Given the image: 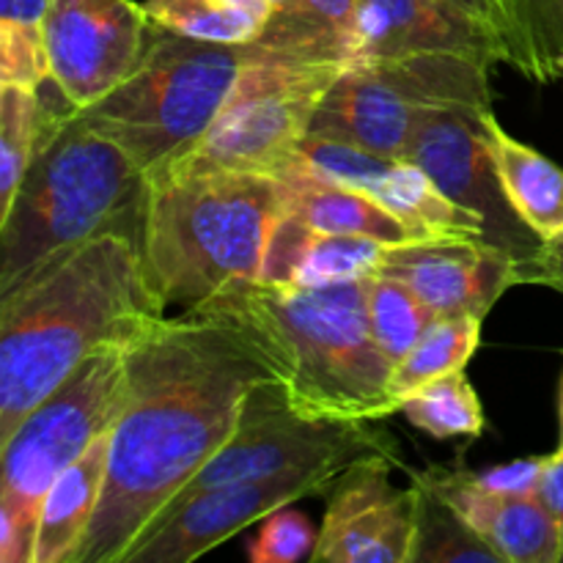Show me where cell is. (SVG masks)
<instances>
[{"instance_id": "obj_1", "label": "cell", "mask_w": 563, "mask_h": 563, "mask_svg": "<svg viewBox=\"0 0 563 563\" xmlns=\"http://www.w3.org/2000/svg\"><path fill=\"white\" fill-rule=\"evenodd\" d=\"M99 509L71 563H124L176 495L234 438L253 388L278 383L225 322L185 311L130 346Z\"/></svg>"}, {"instance_id": "obj_2", "label": "cell", "mask_w": 563, "mask_h": 563, "mask_svg": "<svg viewBox=\"0 0 563 563\" xmlns=\"http://www.w3.org/2000/svg\"><path fill=\"white\" fill-rule=\"evenodd\" d=\"M165 319L141 242L104 231L0 297V440L86 357L132 346Z\"/></svg>"}, {"instance_id": "obj_3", "label": "cell", "mask_w": 563, "mask_h": 563, "mask_svg": "<svg viewBox=\"0 0 563 563\" xmlns=\"http://www.w3.org/2000/svg\"><path fill=\"white\" fill-rule=\"evenodd\" d=\"M366 278L333 284L247 280L196 313L234 328L278 377L286 405L313 421H379L401 410L394 366L368 322Z\"/></svg>"}, {"instance_id": "obj_4", "label": "cell", "mask_w": 563, "mask_h": 563, "mask_svg": "<svg viewBox=\"0 0 563 563\" xmlns=\"http://www.w3.org/2000/svg\"><path fill=\"white\" fill-rule=\"evenodd\" d=\"M286 214L284 179L185 157L148 174L143 264L165 308L196 311L231 286L258 280Z\"/></svg>"}, {"instance_id": "obj_5", "label": "cell", "mask_w": 563, "mask_h": 563, "mask_svg": "<svg viewBox=\"0 0 563 563\" xmlns=\"http://www.w3.org/2000/svg\"><path fill=\"white\" fill-rule=\"evenodd\" d=\"M146 185L130 154L77 104L42 99L36 152L0 214V297L104 231L141 234Z\"/></svg>"}, {"instance_id": "obj_6", "label": "cell", "mask_w": 563, "mask_h": 563, "mask_svg": "<svg viewBox=\"0 0 563 563\" xmlns=\"http://www.w3.org/2000/svg\"><path fill=\"white\" fill-rule=\"evenodd\" d=\"M273 49L275 38L267 31L253 42L225 44L181 36L152 22L126 80L80 110L148 176L196 148L247 71Z\"/></svg>"}, {"instance_id": "obj_7", "label": "cell", "mask_w": 563, "mask_h": 563, "mask_svg": "<svg viewBox=\"0 0 563 563\" xmlns=\"http://www.w3.org/2000/svg\"><path fill=\"white\" fill-rule=\"evenodd\" d=\"M126 355L130 346L93 352L0 440V563H33L44 495L124 410Z\"/></svg>"}, {"instance_id": "obj_8", "label": "cell", "mask_w": 563, "mask_h": 563, "mask_svg": "<svg viewBox=\"0 0 563 563\" xmlns=\"http://www.w3.org/2000/svg\"><path fill=\"white\" fill-rule=\"evenodd\" d=\"M489 69L460 55L355 58L322 97L308 135L407 159L432 110L493 108Z\"/></svg>"}, {"instance_id": "obj_9", "label": "cell", "mask_w": 563, "mask_h": 563, "mask_svg": "<svg viewBox=\"0 0 563 563\" xmlns=\"http://www.w3.org/2000/svg\"><path fill=\"white\" fill-rule=\"evenodd\" d=\"M264 31L275 38V49L247 71L229 108L187 154L223 168L284 179L300 163L319 102L346 60L297 47L273 25Z\"/></svg>"}, {"instance_id": "obj_10", "label": "cell", "mask_w": 563, "mask_h": 563, "mask_svg": "<svg viewBox=\"0 0 563 563\" xmlns=\"http://www.w3.org/2000/svg\"><path fill=\"white\" fill-rule=\"evenodd\" d=\"M385 456L396 465L399 445L372 421H313L286 405L278 383L253 388L234 438L212 456L207 467L176 495L174 506L214 487L245 478L278 476L308 467H352L361 460Z\"/></svg>"}, {"instance_id": "obj_11", "label": "cell", "mask_w": 563, "mask_h": 563, "mask_svg": "<svg viewBox=\"0 0 563 563\" xmlns=\"http://www.w3.org/2000/svg\"><path fill=\"white\" fill-rule=\"evenodd\" d=\"M493 108L432 110L412 141L407 159L432 176L434 185L484 223V242L517 264V278L531 284L544 240L517 214L504 190L484 137V113Z\"/></svg>"}, {"instance_id": "obj_12", "label": "cell", "mask_w": 563, "mask_h": 563, "mask_svg": "<svg viewBox=\"0 0 563 563\" xmlns=\"http://www.w3.org/2000/svg\"><path fill=\"white\" fill-rule=\"evenodd\" d=\"M344 467H308L214 487L165 511L126 553L124 563H190L242 528L308 495L333 489Z\"/></svg>"}, {"instance_id": "obj_13", "label": "cell", "mask_w": 563, "mask_h": 563, "mask_svg": "<svg viewBox=\"0 0 563 563\" xmlns=\"http://www.w3.org/2000/svg\"><path fill=\"white\" fill-rule=\"evenodd\" d=\"M148 27L135 0H53L44 22L49 80L77 108L99 102L135 69Z\"/></svg>"}, {"instance_id": "obj_14", "label": "cell", "mask_w": 563, "mask_h": 563, "mask_svg": "<svg viewBox=\"0 0 563 563\" xmlns=\"http://www.w3.org/2000/svg\"><path fill=\"white\" fill-rule=\"evenodd\" d=\"M385 456L346 467L330 489L319 542V563H412L418 533V489L390 482Z\"/></svg>"}, {"instance_id": "obj_15", "label": "cell", "mask_w": 563, "mask_h": 563, "mask_svg": "<svg viewBox=\"0 0 563 563\" xmlns=\"http://www.w3.org/2000/svg\"><path fill=\"white\" fill-rule=\"evenodd\" d=\"M300 165L335 185L355 187L421 240L476 236L484 240V223L467 209L456 207L432 176L410 159H390L357 146L308 135L300 148Z\"/></svg>"}, {"instance_id": "obj_16", "label": "cell", "mask_w": 563, "mask_h": 563, "mask_svg": "<svg viewBox=\"0 0 563 563\" xmlns=\"http://www.w3.org/2000/svg\"><path fill=\"white\" fill-rule=\"evenodd\" d=\"M377 273L405 280L438 319H484L506 289L520 286L517 264L476 236L388 245Z\"/></svg>"}, {"instance_id": "obj_17", "label": "cell", "mask_w": 563, "mask_h": 563, "mask_svg": "<svg viewBox=\"0 0 563 563\" xmlns=\"http://www.w3.org/2000/svg\"><path fill=\"white\" fill-rule=\"evenodd\" d=\"M460 55L484 66L506 64L493 25L449 0H361L355 58Z\"/></svg>"}, {"instance_id": "obj_18", "label": "cell", "mask_w": 563, "mask_h": 563, "mask_svg": "<svg viewBox=\"0 0 563 563\" xmlns=\"http://www.w3.org/2000/svg\"><path fill=\"white\" fill-rule=\"evenodd\" d=\"M412 482L454 506L504 563H563L561 528L537 495L495 493L465 467H429Z\"/></svg>"}, {"instance_id": "obj_19", "label": "cell", "mask_w": 563, "mask_h": 563, "mask_svg": "<svg viewBox=\"0 0 563 563\" xmlns=\"http://www.w3.org/2000/svg\"><path fill=\"white\" fill-rule=\"evenodd\" d=\"M385 247L366 236L322 234L286 212L275 225L258 280L308 286L366 278L379 269Z\"/></svg>"}, {"instance_id": "obj_20", "label": "cell", "mask_w": 563, "mask_h": 563, "mask_svg": "<svg viewBox=\"0 0 563 563\" xmlns=\"http://www.w3.org/2000/svg\"><path fill=\"white\" fill-rule=\"evenodd\" d=\"M286 212L322 234L366 236L383 245H407L421 236L355 187L322 179L300 163L284 176Z\"/></svg>"}, {"instance_id": "obj_21", "label": "cell", "mask_w": 563, "mask_h": 563, "mask_svg": "<svg viewBox=\"0 0 563 563\" xmlns=\"http://www.w3.org/2000/svg\"><path fill=\"white\" fill-rule=\"evenodd\" d=\"M115 427V423H113ZM113 429L99 434L47 489L38 515L33 563H71L99 509Z\"/></svg>"}, {"instance_id": "obj_22", "label": "cell", "mask_w": 563, "mask_h": 563, "mask_svg": "<svg viewBox=\"0 0 563 563\" xmlns=\"http://www.w3.org/2000/svg\"><path fill=\"white\" fill-rule=\"evenodd\" d=\"M484 137L495 159L504 190L511 207L542 240L563 231V168L517 141L495 119L493 110L484 113Z\"/></svg>"}, {"instance_id": "obj_23", "label": "cell", "mask_w": 563, "mask_h": 563, "mask_svg": "<svg viewBox=\"0 0 563 563\" xmlns=\"http://www.w3.org/2000/svg\"><path fill=\"white\" fill-rule=\"evenodd\" d=\"M506 66L533 82L563 80V0H493Z\"/></svg>"}, {"instance_id": "obj_24", "label": "cell", "mask_w": 563, "mask_h": 563, "mask_svg": "<svg viewBox=\"0 0 563 563\" xmlns=\"http://www.w3.org/2000/svg\"><path fill=\"white\" fill-rule=\"evenodd\" d=\"M482 324L484 319L478 317L438 319L390 374V390L396 399L405 401L421 385L465 368L482 344Z\"/></svg>"}, {"instance_id": "obj_25", "label": "cell", "mask_w": 563, "mask_h": 563, "mask_svg": "<svg viewBox=\"0 0 563 563\" xmlns=\"http://www.w3.org/2000/svg\"><path fill=\"white\" fill-rule=\"evenodd\" d=\"M366 306L374 341L394 368L410 355L412 346L438 322L432 308L405 280L385 273L368 275Z\"/></svg>"}, {"instance_id": "obj_26", "label": "cell", "mask_w": 563, "mask_h": 563, "mask_svg": "<svg viewBox=\"0 0 563 563\" xmlns=\"http://www.w3.org/2000/svg\"><path fill=\"white\" fill-rule=\"evenodd\" d=\"M412 427L438 440L478 438L484 429V410L465 368L421 385L401 401V410Z\"/></svg>"}, {"instance_id": "obj_27", "label": "cell", "mask_w": 563, "mask_h": 563, "mask_svg": "<svg viewBox=\"0 0 563 563\" xmlns=\"http://www.w3.org/2000/svg\"><path fill=\"white\" fill-rule=\"evenodd\" d=\"M53 0H0V82L38 91L49 80L47 22Z\"/></svg>"}, {"instance_id": "obj_28", "label": "cell", "mask_w": 563, "mask_h": 563, "mask_svg": "<svg viewBox=\"0 0 563 563\" xmlns=\"http://www.w3.org/2000/svg\"><path fill=\"white\" fill-rule=\"evenodd\" d=\"M154 25L203 42L245 44L262 36L267 22L231 0H146Z\"/></svg>"}, {"instance_id": "obj_29", "label": "cell", "mask_w": 563, "mask_h": 563, "mask_svg": "<svg viewBox=\"0 0 563 563\" xmlns=\"http://www.w3.org/2000/svg\"><path fill=\"white\" fill-rule=\"evenodd\" d=\"M418 489V533L412 563H504L493 548L467 526L454 506L445 504L427 487Z\"/></svg>"}, {"instance_id": "obj_30", "label": "cell", "mask_w": 563, "mask_h": 563, "mask_svg": "<svg viewBox=\"0 0 563 563\" xmlns=\"http://www.w3.org/2000/svg\"><path fill=\"white\" fill-rule=\"evenodd\" d=\"M42 124V93L0 82V214L9 212L14 192L31 165Z\"/></svg>"}, {"instance_id": "obj_31", "label": "cell", "mask_w": 563, "mask_h": 563, "mask_svg": "<svg viewBox=\"0 0 563 563\" xmlns=\"http://www.w3.org/2000/svg\"><path fill=\"white\" fill-rule=\"evenodd\" d=\"M319 542V533L313 531L311 520L300 511H291L289 506L264 517L258 537L253 539L251 555L253 563H297L311 559L313 548Z\"/></svg>"}, {"instance_id": "obj_32", "label": "cell", "mask_w": 563, "mask_h": 563, "mask_svg": "<svg viewBox=\"0 0 563 563\" xmlns=\"http://www.w3.org/2000/svg\"><path fill=\"white\" fill-rule=\"evenodd\" d=\"M550 462H553V454L533 456V460H517V462H509V465H498V467H489V471L476 473V478L482 487L495 489V493L537 495Z\"/></svg>"}, {"instance_id": "obj_33", "label": "cell", "mask_w": 563, "mask_h": 563, "mask_svg": "<svg viewBox=\"0 0 563 563\" xmlns=\"http://www.w3.org/2000/svg\"><path fill=\"white\" fill-rule=\"evenodd\" d=\"M306 9L311 11L317 20L333 27L346 44L350 53L355 55L357 47V22H361V0H302Z\"/></svg>"}, {"instance_id": "obj_34", "label": "cell", "mask_w": 563, "mask_h": 563, "mask_svg": "<svg viewBox=\"0 0 563 563\" xmlns=\"http://www.w3.org/2000/svg\"><path fill=\"white\" fill-rule=\"evenodd\" d=\"M531 284L550 286L563 295V231L544 240L537 264H533Z\"/></svg>"}, {"instance_id": "obj_35", "label": "cell", "mask_w": 563, "mask_h": 563, "mask_svg": "<svg viewBox=\"0 0 563 563\" xmlns=\"http://www.w3.org/2000/svg\"><path fill=\"white\" fill-rule=\"evenodd\" d=\"M537 498L539 504L550 511V517L559 522L563 537V456L553 454V462H550V467L544 471L542 484H539L537 489Z\"/></svg>"}, {"instance_id": "obj_36", "label": "cell", "mask_w": 563, "mask_h": 563, "mask_svg": "<svg viewBox=\"0 0 563 563\" xmlns=\"http://www.w3.org/2000/svg\"><path fill=\"white\" fill-rule=\"evenodd\" d=\"M451 5H456V9L467 11V14H473L476 20L487 22V25L495 27V11H493V0H449ZM498 33V31H495ZM500 38V36H498Z\"/></svg>"}, {"instance_id": "obj_37", "label": "cell", "mask_w": 563, "mask_h": 563, "mask_svg": "<svg viewBox=\"0 0 563 563\" xmlns=\"http://www.w3.org/2000/svg\"><path fill=\"white\" fill-rule=\"evenodd\" d=\"M269 3H273L275 14H311L302 0H269Z\"/></svg>"}, {"instance_id": "obj_38", "label": "cell", "mask_w": 563, "mask_h": 563, "mask_svg": "<svg viewBox=\"0 0 563 563\" xmlns=\"http://www.w3.org/2000/svg\"><path fill=\"white\" fill-rule=\"evenodd\" d=\"M559 418H561V434H559V449H555V456H563V377H561V396H559Z\"/></svg>"}]
</instances>
